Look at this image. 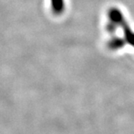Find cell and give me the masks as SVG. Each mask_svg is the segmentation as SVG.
<instances>
[{
  "mask_svg": "<svg viewBox=\"0 0 134 134\" xmlns=\"http://www.w3.org/2000/svg\"><path fill=\"white\" fill-rule=\"evenodd\" d=\"M51 6L55 13H62L65 7L64 0H51Z\"/></svg>",
  "mask_w": 134,
  "mask_h": 134,
  "instance_id": "6da1fadb",
  "label": "cell"
}]
</instances>
